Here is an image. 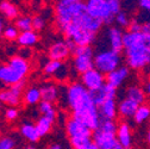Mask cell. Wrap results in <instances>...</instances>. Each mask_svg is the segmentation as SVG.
<instances>
[{
	"instance_id": "obj_51",
	"label": "cell",
	"mask_w": 150,
	"mask_h": 149,
	"mask_svg": "<svg viewBox=\"0 0 150 149\" xmlns=\"http://www.w3.org/2000/svg\"><path fill=\"white\" fill-rule=\"evenodd\" d=\"M115 149H125V148H124V147H123V145H120V144H119V143H118V144H117V145H116V147H115Z\"/></svg>"
},
{
	"instance_id": "obj_33",
	"label": "cell",
	"mask_w": 150,
	"mask_h": 149,
	"mask_svg": "<svg viewBox=\"0 0 150 149\" xmlns=\"http://www.w3.org/2000/svg\"><path fill=\"white\" fill-rule=\"evenodd\" d=\"M131 18L129 16V13L126 11H120L116 17H115V24L116 26L120 28V29H127L130 23H131Z\"/></svg>"
},
{
	"instance_id": "obj_46",
	"label": "cell",
	"mask_w": 150,
	"mask_h": 149,
	"mask_svg": "<svg viewBox=\"0 0 150 149\" xmlns=\"http://www.w3.org/2000/svg\"><path fill=\"white\" fill-rule=\"evenodd\" d=\"M48 149H63V145L61 143H51Z\"/></svg>"
},
{
	"instance_id": "obj_41",
	"label": "cell",
	"mask_w": 150,
	"mask_h": 149,
	"mask_svg": "<svg viewBox=\"0 0 150 149\" xmlns=\"http://www.w3.org/2000/svg\"><path fill=\"white\" fill-rule=\"evenodd\" d=\"M127 30L129 31H135V32L142 31V23L138 19H132L130 23V25H129V28H127Z\"/></svg>"
},
{
	"instance_id": "obj_19",
	"label": "cell",
	"mask_w": 150,
	"mask_h": 149,
	"mask_svg": "<svg viewBox=\"0 0 150 149\" xmlns=\"http://www.w3.org/2000/svg\"><path fill=\"white\" fill-rule=\"evenodd\" d=\"M22 80H24V78L21 74H18L13 68H11L7 63L0 66V81L4 82L7 87L13 86Z\"/></svg>"
},
{
	"instance_id": "obj_45",
	"label": "cell",
	"mask_w": 150,
	"mask_h": 149,
	"mask_svg": "<svg viewBox=\"0 0 150 149\" xmlns=\"http://www.w3.org/2000/svg\"><path fill=\"white\" fill-rule=\"evenodd\" d=\"M142 88H143V91H144L145 94L150 97V79H148V80H145V81H144V84H143Z\"/></svg>"
},
{
	"instance_id": "obj_42",
	"label": "cell",
	"mask_w": 150,
	"mask_h": 149,
	"mask_svg": "<svg viewBox=\"0 0 150 149\" xmlns=\"http://www.w3.org/2000/svg\"><path fill=\"white\" fill-rule=\"evenodd\" d=\"M137 6L143 12L150 13V0H137Z\"/></svg>"
},
{
	"instance_id": "obj_5",
	"label": "cell",
	"mask_w": 150,
	"mask_h": 149,
	"mask_svg": "<svg viewBox=\"0 0 150 149\" xmlns=\"http://www.w3.org/2000/svg\"><path fill=\"white\" fill-rule=\"evenodd\" d=\"M73 54V68L78 74L82 75L83 73L94 68V50L92 45L80 47L78 45Z\"/></svg>"
},
{
	"instance_id": "obj_6",
	"label": "cell",
	"mask_w": 150,
	"mask_h": 149,
	"mask_svg": "<svg viewBox=\"0 0 150 149\" xmlns=\"http://www.w3.org/2000/svg\"><path fill=\"white\" fill-rule=\"evenodd\" d=\"M62 32L66 37V40L73 41L75 44L80 47L92 45L96 42V38H97V33L83 30L82 28L74 25V24H69L68 26H66L62 30Z\"/></svg>"
},
{
	"instance_id": "obj_8",
	"label": "cell",
	"mask_w": 150,
	"mask_h": 149,
	"mask_svg": "<svg viewBox=\"0 0 150 149\" xmlns=\"http://www.w3.org/2000/svg\"><path fill=\"white\" fill-rule=\"evenodd\" d=\"M25 80H22L18 84L7 87L6 89L0 91V100L3 104L7 105L8 107H17L23 100V91L25 88Z\"/></svg>"
},
{
	"instance_id": "obj_9",
	"label": "cell",
	"mask_w": 150,
	"mask_h": 149,
	"mask_svg": "<svg viewBox=\"0 0 150 149\" xmlns=\"http://www.w3.org/2000/svg\"><path fill=\"white\" fill-rule=\"evenodd\" d=\"M81 84L88 91H96L106 84V75L97 68H93L81 75Z\"/></svg>"
},
{
	"instance_id": "obj_15",
	"label": "cell",
	"mask_w": 150,
	"mask_h": 149,
	"mask_svg": "<svg viewBox=\"0 0 150 149\" xmlns=\"http://www.w3.org/2000/svg\"><path fill=\"white\" fill-rule=\"evenodd\" d=\"M148 44V36L142 31H129L124 32V50L131 49L139 45Z\"/></svg>"
},
{
	"instance_id": "obj_3",
	"label": "cell",
	"mask_w": 150,
	"mask_h": 149,
	"mask_svg": "<svg viewBox=\"0 0 150 149\" xmlns=\"http://www.w3.org/2000/svg\"><path fill=\"white\" fill-rule=\"evenodd\" d=\"M126 66L131 70H143L150 66V50L148 44L124 50Z\"/></svg>"
},
{
	"instance_id": "obj_10",
	"label": "cell",
	"mask_w": 150,
	"mask_h": 149,
	"mask_svg": "<svg viewBox=\"0 0 150 149\" xmlns=\"http://www.w3.org/2000/svg\"><path fill=\"white\" fill-rule=\"evenodd\" d=\"M66 133L70 138H76V137H91L93 135V131L86 126L85 124H82L81 122L76 121L75 118L70 117L67 123H66Z\"/></svg>"
},
{
	"instance_id": "obj_16",
	"label": "cell",
	"mask_w": 150,
	"mask_h": 149,
	"mask_svg": "<svg viewBox=\"0 0 150 149\" xmlns=\"http://www.w3.org/2000/svg\"><path fill=\"white\" fill-rule=\"evenodd\" d=\"M130 70L131 69L126 65L118 67L116 70L111 72L110 74H107V75H106V82L112 85L116 88L120 87L127 80V78L130 77Z\"/></svg>"
},
{
	"instance_id": "obj_11",
	"label": "cell",
	"mask_w": 150,
	"mask_h": 149,
	"mask_svg": "<svg viewBox=\"0 0 150 149\" xmlns=\"http://www.w3.org/2000/svg\"><path fill=\"white\" fill-rule=\"evenodd\" d=\"M92 141L96 143L99 149H115V147L118 144L117 134L105 133L100 129H97L93 131Z\"/></svg>"
},
{
	"instance_id": "obj_39",
	"label": "cell",
	"mask_w": 150,
	"mask_h": 149,
	"mask_svg": "<svg viewBox=\"0 0 150 149\" xmlns=\"http://www.w3.org/2000/svg\"><path fill=\"white\" fill-rule=\"evenodd\" d=\"M45 24H47V22H45V19L42 16H36V17L32 18V28H33L35 31L43 30Z\"/></svg>"
},
{
	"instance_id": "obj_23",
	"label": "cell",
	"mask_w": 150,
	"mask_h": 149,
	"mask_svg": "<svg viewBox=\"0 0 150 149\" xmlns=\"http://www.w3.org/2000/svg\"><path fill=\"white\" fill-rule=\"evenodd\" d=\"M19 133L30 143H36V142H38L40 138H41V136L38 134V130H37V128H36V124H32L30 122L23 123L19 126Z\"/></svg>"
},
{
	"instance_id": "obj_32",
	"label": "cell",
	"mask_w": 150,
	"mask_h": 149,
	"mask_svg": "<svg viewBox=\"0 0 150 149\" xmlns=\"http://www.w3.org/2000/svg\"><path fill=\"white\" fill-rule=\"evenodd\" d=\"M64 66V63L62 62V61H56V60H49L45 65H44V67H43V72L47 74V75H56L59 72H60V69L62 68Z\"/></svg>"
},
{
	"instance_id": "obj_53",
	"label": "cell",
	"mask_w": 150,
	"mask_h": 149,
	"mask_svg": "<svg viewBox=\"0 0 150 149\" xmlns=\"http://www.w3.org/2000/svg\"><path fill=\"white\" fill-rule=\"evenodd\" d=\"M3 105H4V104L1 103V100H0V110H1V109H3Z\"/></svg>"
},
{
	"instance_id": "obj_22",
	"label": "cell",
	"mask_w": 150,
	"mask_h": 149,
	"mask_svg": "<svg viewBox=\"0 0 150 149\" xmlns=\"http://www.w3.org/2000/svg\"><path fill=\"white\" fill-rule=\"evenodd\" d=\"M7 65L11 68H13L18 74H21L23 78H25L28 75V73L30 72V65H29L28 60L21 57L19 55L11 56V59L7 61Z\"/></svg>"
},
{
	"instance_id": "obj_4",
	"label": "cell",
	"mask_w": 150,
	"mask_h": 149,
	"mask_svg": "<svg viewBox=\"0 0 150 149\" xmlns=\"http://www.w3.org/2000/svg\"><path fill=\"white\" fill-rule=\"evenodd\" d=\"M122 66V54L112 49H103L94 54V68L107 75Z\"/></svg>"
},
{
	"instance_id": "obj_21",
	"label": "cell",
	"mask_w": 150,
	"mask_h": 149,
	"mask_svg": "<svg viewBox=\"0 0 150 149\" xmlns=\"http://www.w3.org/2000/svg\"><path fill=\"white\" fill-rule=\"evenodd\" d=\"M99 114L101 119H111L115 121L118 116V104L116 99H107L99 107Z\"/></svg>"
},
{
	"instance_id": "obj_26",
	"label": "cell",
	"mask_w": 150,
	"mask_h": 149,
	"mask_svg": "<svg viewBox=\"0 0 150 149\" xmlns=\"http://www.w3.org/2000/svg\"><path fill=\"white\" fill-rule=\"evenodd\" d=\"M23 101L25 105H38L42 101L41 88L37 86L28 87L23 94Z\"/></svg>"
},
{
	"instance_id": "obj_38",
	"label": "cell",
	"mask_w": 150,
	"mask_h": 149,
	"mask_svg": "<svg viewBox=\"0 0 150 149\" xmlns=\"http://www.w3.org/2000/svg\"><path fill=\"white\" fill-rule=\"evenodd\" d=\"M108 1V6H110V10L112 12L115 17L120 12L123 11V0H107Z\"/></svg>"
},
{
	"instance_id": "obj_48",
	"label": "cell",
	"mask_w": 150,
	"mask_h": 149,
	"mask_svg": "<svg viewBox=\"0 0 150 149\" xmlns=\"http://www.w3.org/2000/svg\"><path fill=\"white\" fill-rule=\"evenodd\" d=\"M83 149H99V148L97 147L96 143H93V142H92V143H89V144H88L86 148H83Z\"/></svg>"
},
{
	"instance_id": "obj_37",
	"label": "cell",
	"mask_w": 150,
	"mask_h": 149,
	"mask_svg": "<svg viewBox=\"0 0 150 149\" xmlns=\"http://www.w3.org/2000/svg\"><path fill=\"white\" fill-rule=\"evenodd\" d=\"M16 140L11 136H3L0 137V149H14Z\"/></svg>"
},
{
	"instance_id": "obj_43",
	"label": "cell",
	"mask_w": 150,
	"mask_h": 149,
	"mask_svg": "<svg viewBox=\"0 0 150 149\" xmlns=\"http://www.w3.org/2000/svg\"><path fill=\"white\" fill-rule=\"evenodd\" d=\"M142 23V32H144L148 37L150 36V18L144 21H139Z\"/></svg>"
},
{
	"instance_id": "obj_30",
	"label": "cell",
	"mask_w": 150,
	"mask_h": 149,
	"mask_svg": "<svg viewBox=\"0 0 150 149\" xmlns=\"http://www.w3.org/2000/svg\"><path fill=\"white\" fill-rule=\"evenodd\" d=\"M150 119V105L141 104L136 111V114L132 118V121L136 124H144Z\"/></svg>"
},
{
	"instance_id": "obj_35",
	"label": "cell",
	"mask_w": 150,
	"mask_h": 149,
	"mask_svg": "<svg viewBox=\"0 0 150 149\" xmlns=\"http://www.w3.org/2000/svg\"><path fill=\"white\" fill-rule=\"evenodd\" d=\"M100 130L105 133H111V134H117V129H118V124L116 123V121H111V119H101V123L99 125Z\"/></svg>"
},
{
	"instance_id": "obj_28",
	"label": "cell",
	"mask_w": 150,
	"mask_h": 149,
	"mask_svg": "<svg viewBox=\"0 0 150 149\" xmlns=\"http://www.w3.org/2000/svg\"><path fill=\"white\" fill-rule=\"evenodd\" d=\"M0 13L3 14V17L7 21H13V19H18V11L17 6L14 4H12L8 0H3L0 3Z\"/></svg>"
},
{
	"instance_id": "obj_50",
	"label": "cell",
	"mask_w": 150,
	"mask_h": 149,
	"mask_svg": "<svg viewBox=\"0 0 150 149\" xmlns=\"http://www.w3.org/2000/svg\"><path fill=\"white\" fill-rule=\"evenodd\" d=\"M23 149H36V147H33V145H31V144H30V145H26V147H24Z\"/></svg>"
},
{
	"instance_id": "obj_1",
	"label": "cell",
	"mask_w": 150,
	"mask_h": 149,
	"mask_svg": "<svg viewBox=\"0 0 150 149\" xmlns=\"http://www.w3.org/2000/svg\"><path fill=\"white\" fill-rule=\"evenodd\" d=\"M67 105L71 110V117L88 126L92 131L97 130L101 123L98 106L93 103L89 91L78 81L69 84L64 89Z\"/></svg>"
},
{
	"instance_id": "obj_52",
	"label": "cell",
	"mask_w": 150,
	"mask_h": 149,
	"mask_svg": "<svg viewBox=\"0 0 150 149\" xmlns=\"http://www.w3.org/2000/svg\"><path fill=\"white\" fill-rule=\"evenodd\" d=\"M148 48H149V50H150V36L148 37Z\"/></svg>"
},
{
	"instance_id": "obj_17",
	"label": "cell",
	"mask_w": 150,
	"mask_h": 149,
	"mask_svg": "<svg viewBox=\"0 0 150 149\" xmlns=\"http://www.w3.org/2000/svg\"><path fill=\"white\" fill-rule=\"evenodd\" d=\"M117 140L118 143L125 149H130L132 145V130H131V126L126 121H123L118 124Z\"/></svg>"
},
{
	"instance_id": "obj_2",
	"label": "cell",
	"mask_w": 150,
	"mask_h": 149,
	"mask_svg": "<svg viewBox=\"0 0 150 149\" xmlns=\"http://www.w3.org/2000/svg\"><path fill=\"white\" fill-rule=\"evenodd\" d=\"M85 12H87V9L86 3L82 0H59L55 6V23L62 31Z\"/></svg>"
},
{
	"instance_id": "obj_29",
	"label": "cell",
	"mask_w": 150,
	"mask_h": 149,
	"mask_svg": "<svg viewBox=\"0 0 150 149\" xmlns=\"http://www.w3.org/2000/svg\"><path fill=\"white\" fill-rule=\"evenodd\" d=\"M52 125H54V121L48 117H44V116L38 117V119L36 122V128L38 130V134L41 137L47 136L51 131Z\"/></svg>"
},
{
	"instance_id": "obj_20",
	"label": "cell",
	"mask_w": 150,
	"mask_h": 149,
	"mask_svg": "<svg viewBox=\"0 0 150 149\" xmlns=\"http://www.w3.org/2000/svg\"><path fill=\"white\" fill-rule=\"evenodd\" d=\"M139 104L134 101L132 99L124 97L119 103H118V115L124 118V119H132L136 111L138 109Z\"/></svg>"
},
{
	"instance_id": "obj_13",
	"label": "cell",
	"mask_w": 150,
	"mask_h": 149,
	"mask_svg": "<svg viewBox=\"0 0 150 149\" xmlns=\"http://www.w3.org/2000/svg\"><path fill=\"white\" fill-rule=\"evenodd\" d=\"M89 93H91V97H92L93 103H94L99 107L107 99H116L117 88L106 82L103 87H100V88H98L96 91H89Z\"/></svg>"
},
{
	"instance_id": "obj_27",
	"label": "cell",
	"mask_w": 150,
	"mask_h": 149,
	"mask_svg": "<svg viewBox=\"0 0 150 149\" xmlns=\"http://www.w3.org/2000/svg\"><path fill=\"white\" fill-rule=\"evenodd\" d=\"M16 42L22 48H31V47L36 45L37 42H38V35H37V32L35 30L21 32L19 37H18V40Z\"/></svg>"
},
{
	"instance_id": "obj_25",
	"label": "cell",
	"mask_w": 150,
	"mask_h": 149,
	"mask_svg": "<svg viewBox=\"0 0 150 149\" xmlns=\"http://www.w3.org/2000/svg\"><path fill=\"white\" fill-rule=\"evenodd\" d=\"M125 97L132 99L134 101L141 104H145V99H146V94L144 93L142 86H138L136 84H132L126 87L125 89Z\"/></svg>"
},
{
	"instance_id": "obj_31",
	"label": "cell",
	"mask_w": 150,
	"mask_h": 149,
	"mask_svg": "<svg viewBox=\"0 0 150 149\" xmlns=\"http://www.w3.org/2000/svg\"><path fill=\"white\" fill-rule=\"evenodd\" d=\"M38 111L40 114L44 117H48L52 121L56 119V116H57V112H56V109L54 106V103H50V101H45V100H42L40 104H38Z\"/></svg>"
},
{
	"instance_id": "obj_49",
	"label": "cell",
	"mask_w": 150,
	"mask_h": 149,
	"mask_svg": "<svg viewBox=\"0 0 150 149\" xmlns=\"http://www.w3.org/2000/svg\"><path fill=\"white\" fill-rule=\"evenodd\" d=\"M145 140H146L148 144L150 145V125H149V128H148V130H146V136H145Z\"/></svg>"
},
{
	"instance_id": "obj_47",
	"label": "cell",
	"mask_w": 150,
	"mask_h": 149,
	"mask_svg": "<svg viewBox=\"0 0 150 149\" xmlns=\"http://www.w3.org/2000/svg\"><path fill=\"white\" fill-rule=\"evenodd\" d=\"M4 30H5V22H4L3 18H0V37L3 36Z\"/></svg>"
},
{
	"instance_id": "obj_54",
	"label": "cell",
	"mask_w": 150,
	"mask_h": 149,
	"mask_svg": "<svg viewBox=\"0 0 150 149\" xmlns=\"http://www.w3.org/2000/svg\"><path fill=\"white\" fill-rule=\"evenodd\" d=\"M57 1H59V0H57Z\"/></svg>"
},
{
	"instance_id": "obj_24",
	"label": "cell",
	"mask_w": 150,
	"mask_h": 149,
	"mask_svg": "<svg viewBox=\"0 0 150 149\" xmlns=\"http://www.w3.org/2000/svg\"><path fill=\"white\" fill-rule=\"evenodd\" d=\"M41 94H42V100L55 103L60 98V89L59 87L51 84V82H45L41 87Z\"/></svg>"
},
{
	"instance_id": "obj_44",
	"label": "cell",
	"mask_w": 150,
	"mask_h": 149,
	"mask_svg": "<svg viewBox=\"0 0 150 149\" xmlns=\"http://www.w3.org/2000/svg\"><path fill=\"white\" fill-rule=\"evenodd\" d=\"M18 55H19L21 57L25 59V60H29V59L31 57L32 53H31V49H30V48H23V49L19 50V54H18Z\"/></svg>"
},
{
	"instance_id": "obj_34",
	"label": "cell",
	"mask_w": 150,
	"mask_h": 149,
	"mask_svg": "<svg viewBox=\"0 0 150 149\" xmlns=\"http://www.w3.org/2000/svg\"><path fill=\"white\" fill-rule=\"evenodd\" d=\"M16 28L21 32L33 30V28H32V18H30V17H19L18 19H16Z\"/></svg>"
},
{
	"instance_id": "obj_14",
	"label": "cell",
	"mask_w": 150,
	"mask_h": 149,
	"mask_svg": "<svg viewBox=\"0 0 150 149\" xmlns=\"http://www.w3.org/2000/svg\"><path fill=\"white\" fill-rule=\"evenodd\" d=\"M107 41L110 49L122 54L124 51V31L118 26H110L107 29Z\"/></svg>"
},
{
	"instance_id": "obj_12",
	"label": "cell",
	"mask_w": 150,
	"mask_h": 149,
	"mask_svg": "<svg viewBox=\"0 0 150 149\" xmlns=\"http://www.w3.org/2000/svg\"><path fill=\"white\" fill-rule=\"evenodd\" d=\"M71 24L78 25V26L82 28L83 30H87V31L93 32V33H98L104 26V23L101 21L97 19V18H94V17H92L91 14H88V12H85L81 16L76 17L71 22Z\"/></svg>"
},
{
	"instance_id": "obj_7",
	"label": "cell",
	"mask_w": 150,
	"mask_h": 149,
	"mask_svg": "<svg viewBox=\"0 0 150 149\" xmlns=\"http://www.w3.org/2000/svg\"><path fill=\"white\" fill-rule=\"evenodd\" d=\"M85 3L88 14L101 21L106 25L115 23V16L110 10L107 0H86Z\"/></svg>"
},
{
	"instance_id": "obj_36",
	"label": "cell",
	"mask_w": 150,
	"mask_h": 149,
	"mask_svg": "<svg viewBox=\"0 0 150 149\" xmlns=\"http://www.w3.org/2000/svg\"><path fill=\"white\" fill-rule=\"evenodd\" d=\"M19 35H21V31L16 28V25H14V26H13V25L6 26L5 30H4V33H3L4 38L7 40V41H10V42L17 41L18 37H19Z\"/></svg>"
},
{
	"instance_id": "obj_18",
	"label": "cell",
	"mask_w": 150,
	"mask_h": 149,
	"mask_svg": "<svg viewBox=\"0 0 150 149\" xmlns=\"http://www.w3.org/2000/svg\"><path fill=\"white\" fill-rule=\"evenodd\" d=\"M49 59L50 60H56V61H64L68 59V56L71 54L70 53V49L67 44V42H62V41H59L54 43L50 48H49Z\"/></svg>"
},
{
	"instance_id": "obj_40",
	"label": "cell",
	"mask_w": 150,
	"mask_h": 149,
	"mask_svg": "<svg viewBox=\"0 0 150 149\" xmlns=\"http://www.w3.org/2000/svg\"><path fill=\"white\" fill-rule=\"evenodd\" d=\"M18 116H19V112H18V110L16 107L6 109V111H5V118H6V121L13 122V121H16L18 118Z\"/></svg>"
}]
</instances>
